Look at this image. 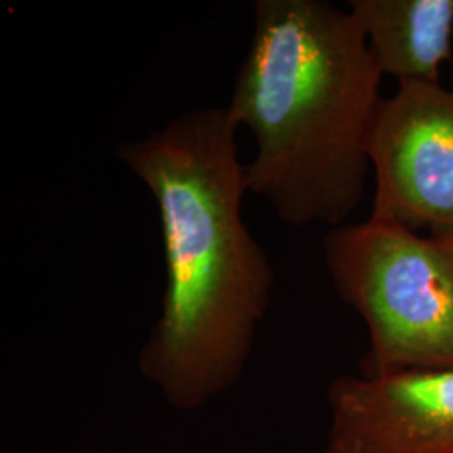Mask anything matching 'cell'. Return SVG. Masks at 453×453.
I'll return each instance as SVG.
<instances>
[{"instance_id": "6da1fadb", "label": "cell", "mask_w": 453, "mask_h": 453, "mask_svg": "<svg viewBox=\"0 0 453 453\" xmlns=\"http://www.w3.org/2000/svg\"><path fill=\"white\" fill-rule=\"evenodd\" d=\"M237 130L226 106L202 108L116 146L162 224V312L138 372L180 411L200 410L239 383L273 299V264L242 219L249 190Z\"/></svg>"}, {"instance_id": "7a4b0ae2", "label": "cell", "mask_w": 453, "mask_h": 453, "mask_svg": "<svg viewBox=\"0 0 453 453\" xmlns=\"http://www.w3.org/2000/svg\"><path fill=\"white\" fill-rule=\"evenodd\" d=\"M254 12L226 106L257 146L247 190L288 226H342L366 192L383 73L348 9L257 0Z\"/></svg>"}, {"instance_id": "3957f363", "label": "cell", "mask_w": 453, "mask_h": 453, "mask_svg": "<svg viewBox=\"0 0 453 453\" xmlns=\"http://www.w3.org/2000/svg\"><path fill=\"white\" fill-rule=\"evenodd\" d=\"M324 262L368 331L361 374L453 366V241L370 215L326 234Z\"/></svg>"}, {"instance_id": "277c9868", "label": "cell", "mask_w": 453, "mask_h": 453, "mask_svg": "<svg viewBox=\"0 0 453 453\" xmlns=\"http://www.w3.org/2000/svg\"><path fill=\"white\" fill-rule=\"evenodd\" d=\"M372 217L453 241V88L402 82L370 140Z\"/></svg>"}, {"instance_id": "5b68a950", "label": "cell", "mask_w": 453, "mask_h": 453, "mask_svg": "<svg viewBox=\"0 0 453 453\" xmlns=\"http://www.w3.org/2000/svg\"><path fill=\"white\" fill-rule=\"evenodd\" d=\"M327 405L324 453H453V366L342 374Z\"/></svg>"}, {"instance_id": "8992f818", "label": "cell", "mask_w": 453, "mask_h": 453, "mask_svg": "<svg viewBox=\"0 0 453 453\" xmlns=\"http://www.w3.org/2000/svg\"><path fill=\"white\" fill-rule=\"evenodd\" d=\"M348 11L383 76L440 82L453 50V0H351Z\"/></svg>"}]
</instances>
